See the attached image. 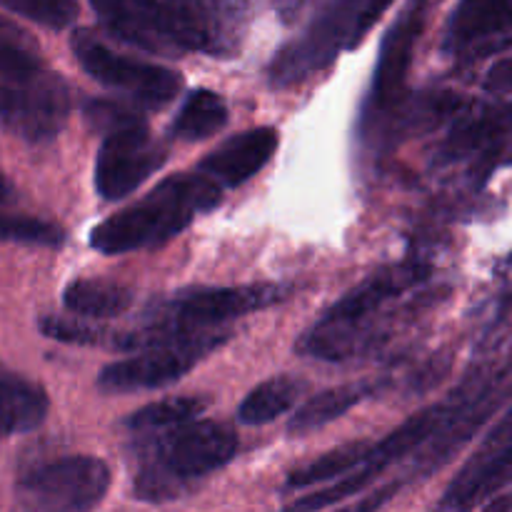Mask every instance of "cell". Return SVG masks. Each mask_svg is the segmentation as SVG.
<instances>
[{
  "label": "cell",
  "mask_w": 512,
  "mask_h": 512,
  "mask_svg": "<svg viewBox=\"0 0 512 512\" xmlns=\"http://www.w3.org/2000/svg\"><path fill=\"white\" fill-rule=\"evenodd\" d=\"M223 188L203 173L165 178L140 203L110 215L90 235V245L105 255L153 248L183 233L200 213L220 203Z\"/></svg>",
  "instance_id": "cell-1"
},
{
  "label": "cell",
  "mask_w": 512,
  "mask_h": 512,
  "mask_svg": "<svg viewBox=\"0 0 512 512\" xmlns=\"http://www.w3.org/2000/svg\"><path fill=\"white\" fill-rule=\"evenodd\" d=\"M143 463L135 475V495L148 503L173 500L195 480L215 473L235 458L233 428L213 420H195L165 433L143 435Z\"/></svg>",
  "instance_id": "cell-2"
},
{
  "label": "cell",
  "mask_w": 512,
  "mask_h": 512,
  "mask_svg": "<svg viewBox=\"0 0 512 512\" xmlns=\"http://www.w3.org/2000/svg\"><path fill=\"white\" fill-rule=\"evenodd\" d=\"M283 300L278 285H213V288L178 290L145 313L143 325L133 333L115 335V348L138 353L185 335L213 333L233 318L258 313Z\"/></svg>",
  "instance_id": "cell-3"
},
{
  "label": "cell",
  "mask_w": 512,
  "mask_h": 512,
  "mask_svg": "<svg viewBox=\"0 0 512 512\" xmlns=\"http://www.w3.org/2000/svg\"><path fill=\"white\" fill-rule=\"evenodd\" d=\"M425 268L413 263L390 265L370 275L365 283L343 295L300 340V353L320 360H343L358 350V343L373 325L375 315L423 280Z\"/></svg>",
  "instance_id": "cell-4"
},
{
  "label": "cell",
  "mask_w": 512,
  "mask_h": 512,
  "mask_svg": "<svg viewBox=\"0 0 512 512\" xmlns=\"http://www.w3.org/2000/svg\"><path fill=\"white\" fill-rule=\"evenodd\" d=\"M493 388L483 390L478 398L458 400V403H443L433 405V408H425L420 413H415L413 418L405 420L398 430L388 435L385 440H380L378 445H373V450L368 453L365 463H360L353 473H348L345 478L335 480L328 488L318 490V493H308L303 498H298L295 503H290L285 512H318L330 508V505L340 503V500L355 498L358 493H363L365 488L375 483L390 465L398 463L400 458H405L408 453H413L418 445H423L425 440L433 438L443 425H450L455 418H460L463 413H468V408H473L475 403H480V398L490 393Z\"/></svg>",
  "instance_id": "cell-5"
},
{
  "label": "cell",
  "mask_w": 512,
  "mask_h": 512,
  "mask_svg": "<svg viewBox=\"0 0 512 512\" xmlns=\"http://www.w3.org/2000/svg\"><path fill=\"white\" fill-rule=\"evenodd\" d=\"M110 488L108 465L93 455H68L25 473L15 485L18 512H93Z\"/></svg>",
  "instance_id": "cell-6"
},
{
  "label": "cell",
  "mask_w": 512,
  "mask_h": 512,
  "mask_svg": "<svg viewBox=\"0 0 512 512\" xmlns=\"http://www.w3.org/2000/svg\"><path fill=\"white\" fill-rule=\"evenodd\" d=\"M70 48L90 78L118 90V93H125L145 108H163L170 100H175V95L183 88L180 73L158 63L128 58L105 45L93 30H75L70 38Z\"/></svg>",
  "instance_id": "cell-7"
},
{
  "label": "cell",
  "mask_w": 512,
  "mask_h": 512,
  "mask_svg": "<svg viewBox=\"0 0 512 512\" xmlns=\"http://www.w3.org/2000/svg\"><path fill=\"white\" fill-rule=\"evenodd\" d=\"M365 0H333L310 23L300 38L290 40L270 65V80L275 85H290L328 68L340 50L358 45V25Z\"/></svg>",
  "instance_id": "cell-8"
},
{
  "label": "cell",
  "mask_w": 512,
  "mask_h": 512,
  "mask_svg": "<svg viewBox=\"0 0 512 512\" xmlns=\"http://www.w3.org/2000/svg\"><path fill=\"white\" fill-rule=\"evenodd\" d=\"M228 333H198L168 340L133 353L125 360H115L98 375V388L103 393H143L175 383L195 368L205 355L213 353Z\"/></svg>",
  "instance_id": "cell-9"
},
{
  "label": "cell",
  "mask_w": 512,
  "mask_h": 512,
  "mask_svg": "<svg viewBox=\"0 0 512 512\" xmlns=\"http://www.w3.org/2000/svg\"><path fill=\"white\" fill-rule=\"evenodd\" d=\"M183 53L228 58L248 28L250 0H155Z\"/></svg>",
  "instance_id": "cell-10"
},
{
  "label": "cell",
  "mask_w": 512,
  "mask_h": 512,
  "mask_svg": "<svg viewBox=\"0 0 512 512\" xmlns=\"http://www.w3.org/2000/svg\"><path fill=\"white\" fill-rule=\"evenodd\" d=\"M163 143L153 138L143 120L105 133L95 160V190L103 200L128 198L165 163Z\"/></svg>",
  "instance_id": "cell-11"
},
{
  "label": "cell",
  "mask_w": 512,
  "mask_h": 512,
  "mask_svg": "<svg viewBox=\"0 0 512 512\" xmlns=\"http://www.w3.org/2000/svg\"><path fill=\"white\" fill-rule=\"evenodd\" d=\"M70 113L68 88L58 75L30 80L0 78V123L23 140H50L63 130Z\"/></svg>",
  "instance_id": "cell-12"
},
{
  "label": "cell",
  "mask_w": 512,
  "mask_h": 512,
  "mask_svg": "<svg viewBox=\"0 0 512 512\" xmlns=\"http://www.w3.org/2000/svg\"><path fill=\"white\" fill-rule=\"evenodd\" d=\"M512 48V0H460L443 33L448 55H483Z\"/></svg>",
  "instance_id": "cell-13"
},
{
  "label": "cell",
  "mask_w": 512,
  "mask_h": 512,
  "mask_svg": "<svg viewBox=\"0 0 512 512\" xmlns=\"http://www.w3.org/2000/svg\"><path fill=\"white\" fill-rule=\"evenodd\" d=\"M512 483V423H503L485 448L450 483L440 510L470 512Z\"/></svg>",
  "instance_id": "cell-14"
},
{
  "label": "cell",
  "mask_w": 512,
  "mask_h": 512,
  "mask_svg": "<svg viewBox=\"0 0 512 512\" xmlns=\"http://www.w3.org/2000/svg\"><path fill=\"white\" fill-rule=\"evenodd\" d=\"M90 5L115 38L168 58L183 53L155 0H90Z\"/></svg>",
  "instance_id": "cell-15"
},
{
  "label": "cell",
  "mask_w": 512,
  "mask_h": 512,
  "mask_svg": "<svg viewBox=\"0 0 512 512\" xmlns=\"http://www.w3.org/2000/svg\"><path fill=\"white\" fill-rule=\"evenodd\" d=\"M275 148H278V133L273 128L245 130L215 148L200 163L198 173L208 175L220 188H238L268 165Z\"/></svg>",
  "instance_id": "cell-16"
},
{
  "label": "cell",
  "mask_w": 512,
  "mask_h": 512,
  "mask_svg": "<svg viewBox=\"0 0 512 512\" xmlns=\"http://www.w3.org/2000/svg\"><path fill=\"white\" fill-rule=\"evenodd\" d=\"M48 408V393L38 383L0 365V438L35 430Z\"/></svg>",
  "instance_id": "cell-17"
},
{
  "label": "cell",
  "mask_w": 512,
  "mask_h": 512,
  "mask_svg": "<svg viewBox=\"0 0 512 512\" xmlns=\"http://www.w3.org/2000/svg\"><path fill=\"white\" fill-rule=\"evenodd\" d=\"M378 390V383H348L325 390V393L305 400V403L295 410V415L288 423V433L295 435V438L315 433V430L325 428L328 423L338 420L340 415L350 413V410H353L355 405L363 403V400L373 398Z\"/></svg>",
  "instance_id": "cell-18"
},
{
  "label": "cell",
  "mask_w": 512,
  "mask_h": 512,
  "mask_svg": "<svg viewBox=\"0 0 512 512\" xmlns=\"http://www.w3.org/2000/svg\"><path fill=\"white\" fill-rule=\"evenodd\" d=\"M63 303L80 320H108L130 308L133 293L113 280H75L65 288Z\"/></svg>",
  "instance_id": "cell-19"
},
{
  "label": "cell",
  "mask_w": 512,
  "mask_h": 512,
  "mask_svg": "<svg viewBox=\"0 0 512 512\" xmlns=\"http://www.w3.org/2000/svg\"><path fill=\"white\" fill-rule=\"evenodd\" d=\"M305 385L300 380L280 375L260 383L258 388L250 390L238 408V420L243 425H265L273 423L275 418L288 413L303 395Z\"/></svg>",
  "instance_id": "cell-20"
},
{
  "label": "cell",
  "mask_w": 512,
  "mask_h": 512,
  "mask_svg": "<svg viewBox=\"0 0 512 512\" xmlns=\"http://www.w3.org/2000/svg\"><path fill=\"white\" fill-rule=\"evenodd\" d=\"M208 410V400L195 398V395H180V398L160 400L145 408L135 410L125 418V428L133 430L135 435H155L165 430H175L180 425L195 423L200 415Z\"/></svg>",
  "instance_id": "cell-21"
},
{
  "label": "cell",
  "mask_w": 512,
  "mask_h": 512,
  "mask_svg": "<svg viewBox=\"0 0 512 512\" xmlns=\"http://www.w3.org/2000/svg\"><path fill=\"white\" fill-rule=\"evenodd\" d=\"M228 123V105L213 90H193L173 120V135L183 140H205Z\"/></svg>",
  "instance_id": "cell-22"
},
{
  "label": "cell",
  "mask_w": 512,
  "mask_h": 512,
  "mask_svg": "<svg viewBox=\"0 0 512 512\" xmlns=\"http://www.w3.org/2000/svg\"><path fill=\"white\" fill-rule=\"evenodd\" d=\"M43 73V55L33 35L0 15V78L30 80Z\"/></svg>",
  "instance_id": "cell-23"
},
{
  "label": "cell",
  "mask_w": 512,
  "mask_h": 512,
  "mask_svg": "<svg viewBox=\"0 0 512 512\" xmlns=\"http://www.w3.org/2000/svg\"><path fill=\"white\" fill-rule=\"evenodd\" d=\"M373 450V443H363V440H353L340 448L330 450V453L320 455L313 463L303 465L295 473H290L288 490H303L313 488L318 483H328V480H340L348 473H353L360 463H365L368 453Z\"/></svg>",
  "instance_id": "cell-24"
},
{
  "label": "cell",
  "mask_w": 512,
  "mask_h": 512,
  "mask_svg": "<svg viewBox=\"0 0 512 512\" xmlns=\"http://www.w3.org/2000/svg\"><path fill=\"white\" fill-rule=\"evenodd\" d=\"M0 5L50 30L68 28L78 18V0H0Z\"/></svg>",
  "instance_id": "cell-25"
},
{
  "label": "cell",
  "mask_w": 512,
  "mask_h": 512,
  "mask_svg": "<svg viewBox=\"0 0 512 512\" xmlns=\"http://www.w3.org/2000/svg\"><path fill=\"white\" fill-rule=\"evenodd\" d=\"M0 238L58 248V245H63L65 235L58 225L48 223V220L28 218V215H0Z\"/></svg>",
  "instance_id": "cell-26"
},
{
  "label": "cell",
  "mask_w": 512,
  "mask_h": 512,
  "mask_svg": "<svg viewBox=\"0 0 512 512\" xmlns=\"http://www.w3.org/2000/svg\"><path fill=\"white\" fill-rule=\"evenodd\" d=\"M40 330H43L48 338L60 340V343H80V345L98 343L100 335H103L98 328H93V325L85 323V320L55 318V315L40 320Z\"/></svg>",
  "instance_id": "cell-27"
},
{
  "label": "cell",
  "mask_w": 512,
  "mask_h": 512,
  "mask_svg": "<svg viewBox=\"0 0 512 512\" xmlns=\"http://www.w3.org/2000/svg\"><path fill=\"white\" fill-rule=\"evenodd\" d=\"M400 488L403 485L400 483H388V485H380L378 490H373V493L363 495V498H358L355 503L345 505V508H338L333 512H378L383 505H388L390 500L395 498V495L400 493Z\"/></svg>",
  "instance_id": "cell-28"
},
{
  "label": "cell",
  "mask_w": 512,
  "mask_h": 512,
  "mask_svg": "<svg viewBox=\"0 0 512 512\" xmlns=\"http://www.w3.org/2000/svg\"><path fill=\"white\" fill-rule=\"evenodd\" d=\"M273 3L275 15L280 18L283 25H295L303 18H308L318 5H323L325 0H270Z\"/></svg>",
  "instance_id": "cell-29"
},
{
  "label": "cell",
  "mask_w": 512,
  "mask_h": 512,
  "mask_svg": "<svg viewBox=\"0 0 512 512\" xmlns=\"http://www.w3.org/2000/svg\"><path fill=\"white\" fill-rule=\"evenodd\" d=\"M485 88L490 93H512V58L500 60L498 65H493L485 78Z\"/></svg>",
  "instance_id": "cell-30"
},
{
  "label": "cell",
  "mask_w": 512,
  "mask_h": 512,
  "mask_svg": "<svg viewBox=\"0 0 512 512\" xmlns=\"http://www.w3.org/2000/svg\"><path fill=\"white\" fill-rule=\"evenodd\" d=\"M390 5H393V0H365V8H363V15H360V25H358V43L370 33V30H373V25L383 18L385 10H388Z\"/></svg>",
  "instance_id": "cell-31"
},
{
  "label": "cell",
  "mask_w": 512,
  "mask_h": 512,
  "mask_svg": "<svg viewBox=\"0 0 512 512\" xmlns=\"http://www.w3.org/2000/svg\"><path fill=\"white\" fill-rule=\"evenodd\" d=\"M10 198H13V185H10L8 178H5V175L0 173V205L8 203Z\"/></svg>",
  "instance_id": "cell-32"
},
{
  "label": "cell",
  "mask_w": 512,
  "mask_h": 512,
  "mask_svg": "<svg viewBox=\"0 0 512 512\" xmlns=\"http://www.w3.org/2000/svg\"><path fill=\"white\" fill-rule=\"evenodd\" d=\"M503 423H512V410H510V413H508V418L503 420Z\"/></svg>",
  "instance_id": "cell-33"
}]
</instances>
